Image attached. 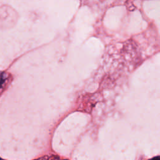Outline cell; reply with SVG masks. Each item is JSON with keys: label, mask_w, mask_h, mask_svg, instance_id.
I'll use <instances>...</instances> for the list:
<instances>
[{"label": "cell", "mask_w": 160, "mask_h": 160, "mask_svg": "<svg viewBox=\"0 0 160 160\" xmlns=\"http://www.w3.org/2000/svg\"><path fill=\"white\" fill-rule=\"evenodd\" d=\"M5 81V77H4V75L3 74V73L2 72H0V88H1L2 84L4 83Z\"/></svg>", "instance_id": "1"}]
</instances>
